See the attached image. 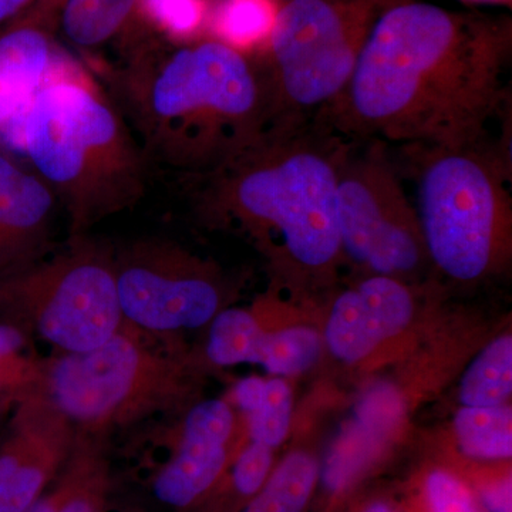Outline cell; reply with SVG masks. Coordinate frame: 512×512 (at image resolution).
I'll use <instances>...</instances> for the list:
<instances>
[{
	"mask_svg": "<svg viewBox=\"0 0 512 512\" xmlns=\"http://www.w3.org/2000/svg\"><path fill=\"white\" fill-rule=\"evenodd\" d=\"M511 20L416 0L382 10L338 99L313 120L346 140L463 148L507 103Z\"/></svg>",
	"mask_w": 512,
	"mask_h": 512,
	"instance_id": "cell-1",
	"label": "cell"
},
{
	"mask_svg": "<svg viewBox=\"0 0 512 512\" xmlns=\"http://www.w3.org/2000/svg\"><path fill=\"white\" fill-rule=\"evenodd\" d=\"M148 164L210 173L271 124L262 64L220 39L141 40L101 73Z\"/></svg>",
	"mask_w": 512,
	"mask_h": 512,
	"instance_id": "cell-2",
	"label": "cell"
},
{
	"mask_svg": "<svg viewBox=\"0 0 512 512\" xmlns=\"http://www.w3.org/2000/svg\"><path fill=\"white\" fill-rule=\"evenodd\" d=\"M346 146L313 119L272 121L220 167L181 178L198 220L247 232L289 268L323 272L340 255L336 191Z\"/></svg>",
	"mask_w": 512,
	"mask_h": 512,
	"instance_id": "cell-3",
	"label": "cell"
},
{
	"mask_svg": "<svg viewBox=\"0 0 512 512\" xmlns=\"http://www.w3.org/2000/svg\"><path fill=\"white\" fill-rule=\"evenodd\" d=\"M22 117V146L63 205L70 237L130 210L146 194L148 161L106 87L62 55Z\"/></svg>",
	"mask_w": 512,
	"mask_h": 512,
	"instance_id": "cell-4",
	"label": "cell"
},
{
	"mask_svg": "<svg viewBox=\"0 0 512 512\" xmlns=\"http://www.w3.org/2000/svg\"><path fill=\"white\" fill-rule=\"evenodd\" d=\"M165 338L126 320L99 348L47 357L43 393L77 427L101 433L187 412L195 404L192 365Z\"/></svg>",
	"mask_w": 512,
	"mask_h": 512,
	"instance_id": "cell-5",
	"label": "cell"
},
{
	"mask_svg": "<svg viewBox=\"0 0 512 512\" xmlns=\"http://www.w3.org/2000/svg\"><path fill=\"white\" fill-rule=\"evenodd\" d=\"M416 183L424 249L443 274L460 282L483 278L510 221L511 170L503 147H404Z\"/></svg>",
	"mask_w": 512,
	"mask_h": 512,
	"instance_id": "cell-6",
	"label": "cell"
},
{
	"mask_svg": "<svg viewBox=\"0 0 512 512\" xmlns=\"http://www.w3.org/2000/svg\"><path fill=\"white\" fill-rule=\"evenodd\" d=\"M0 316L57 353H86L113 338L121 312L114 248L74 235L26 271L0 282Z\"/></svg>",
	"mask_w": 512,
	"mask_h": 512,
	"instance_id": "cell-7",
	"label": "cell"
},
{
	"mask_svg": "<svg viewBox=\"0 0 512 512\" xmlns=\"http://www.w3.org/2000/svg\"><path fill=\"white\" fill-rule=\"evenodd\" d=\"M396 0H289L276 10L264 69L272 121L312 120L348 86L377 16Z\"/></svg>",
	"mask_w": 512,
	"mask_h": 512,
	"instance_id": "cell-8",
	"label": "cell"
},
{
	"mask_svg": "<svg viewBox=\"0 0 512 512\" xmlns=\"http://www.w3.org/2000/svg\"><path fill=\"white\" fill-rule=\"evenodd\" d=\"M387 146L377 138L348 140L339 164L336 218L340 254L373 275L397 279L419 269L426 249L416 207Z\"/></svg>",
	"mask_w": 512,
	"mask_h": 512,
	"instance_id": "cell-9",
	"label": "cell"
},
{
	"mask_svg": "<svg viewBox=\"0 0 512 512\" xmlns=\"http://www.w3.org/2000/svg\"><path fill=\"white\" fill-rule=\"evenodd\" d=\"M121 312L130 325L174 335L202 328L222 311L218 272L165 238H140L114 249Z\"/></svg>",
	"mask_w": 512,
	"mask_h": 512,
	"instance_id": "cell-10",
	"label": "cell"
},
{
	"mask_svg": "<svg viewBox=\"0 0 512 512\" xmlns=\"http://www.w3.org/2000/svg\"><path fill=\"white\" fill-rule=\"evenodd\" d=\"M0 444V512H26L72 453L76 424L47 394H30L13 407Z\"/></svg>",
	"mask_w": 512,
	"mask_h": 512,
	"instance_id": "cell-11",
	"label": "cell"
},
{
	"mask_svg": "<svg viewBox=\"0 0 512 512\" xmlns=\"http://www.w3.org/2000/svg\"><path fill=\"white\" fill-rule=\"evenodd\" d=\"M235 430L232 407L220 399L192 404L174 433L173 453L154 476L161 503L188 508L220 480L228 464V444Z\"/></svg>",
	"mask_w": 512,
	"mask_h": 512,
	"instance_id": "cell-12",
	"label": "cell"
},
{
	"mask_svg": "<svg viewBox=\"0 0 512 512\" xmlns=\"http://www.w3.org/2000/svg\"><path fill=\"white\" fill-rule=\"evenodd\" d=\"M57 200L49 185L0 151V282L55 251Z\"/></svg>",
	"mask_w": 512,
	"mask_h": 512,
	"instance_id": "cell-13",
	"label": "cell"
},
{
	"mask_svg": "<svg viewBox=\"0 0 512 512\" xmlns=\"http://www.w3.org/2000/svg\"><path fill=\"white\" fill-rule=\"evenodd\" d=\"M413 312L412 292L399 279L369 276L333 303L326 343L339 360L357 362L406 328Z\"/></svg>",
	"mask_w": 512,
	"mask_h": 512,
	"instance_id": "cell-14",
	"label": "cell"
},
{
	"mask_svg": "<svg viewBox=\"0 0 512 512\" xmlns=\"http://www.w3.org/2000/svg\"><path fill=\"white\" fill-rule=\"evenodd\" d=\"M62 55L53 0L0 26V131L25 111Z\"/></svg>",
	"mask_w": 512,
	"mask_h": 512,
	"instance_id": "cell-15",
	"label": "cell"
},
{
	"mask_svg": "<svg viewBox=\"0 0 512 512\" xmlns=\"http://www.w3.org/2000/svg\"><path fill=\"white\" fill-rule=\"evenodd\" d=\"M110 436L77 427L66 464L26 512H106L111 481Z\"/></svg>",
	"mask_w": 512,
	"mask_h": 512,
	"instance_id": "cell-16",
	"label": "cell"
},
{
	"mask_svg": "<svg viewBox=\"0 0 512 512\" xmlns=\"http://www.w3.org/2000/svg\"><path fill=\"white\" fill-rule=\"evenodd\" d=\"M56 33L69 45L92 52L113 42L131 20L140 0H53Z\"/></svg>",
	"mask_w": 512,
	"mask_h": 512,
	"instance_id": "cell-17",
	"label": "cell"
},
{
	"mask_svg": "<svg viewBox=\"0 0 512 512\" xmlns=\"http://www.w3.org/2000/svg\"><path fill=\"white\" fill-rule=\"evenodd\" d=\"M399 413L400 402L392 389L382 387L373 390L363 400L357 413L359 419L356 426L350 434H346L345 440L330 460L326 477L333 488L348 481L350 474L355 473L360 463L366 460L375 441L382 437V431L393 426Z\"/></svg>",
	"mask_w": 512,
	"mask_h": 512,
	"instance_id": "cell-18",
	"label": "cell"
},
{
	"mask_svg": "<svg viewBox=\"0 0 512 512\" xmlns=\"http://www.w3.org/2000/svg\"><path fill=\"white\" fill-rule=\"evenodd\" d=\"M28 338L18 326L0 320V410H12L30 394L43 392L45 359L30 352Z\"/></svg>",
	"mask_w": 512,
	"mask_h": 512,
	"instance_id": "cell-19",
	"label": "cell"
},
{
	"mask_svg": "<svg viewBox=\"0 0 512 512\" xmlns=\"http://www.w3.org/2000/svg\"><path fill=\"white\" fill-rule=\"evenodd\" d=\"M512 392V339L500 336L485 346L464 373L460 402L464 407L501 406Z\"/></svg>",
	"mask_w": 512,
	"mask_h": 512,
	"instance_id": "cell-20",
	"label": "cell"
},
{
	"mask_svg": "<svg viewBox=\"0 0 512 512\" xmlns=\"http://www.w3.org/2000/svg\"><path fill=\"white\" fill-rule=\"evenodd\" d=\"M265 328L255 313L245 309H222L211 320L205 356L212 365H258Z\"/></svg>",
	"mask_w": 512,
	"mask_h": 512,
	"instance_id": "cell-21",
	"label": "cell"
},
{
	"mask_svg": "<svg viewBox=\"0 0 512 512\" xmlns=\"http://www.w3.org/2000/svg\"><path fill=\"white\" fill-rule=\"evenodd\" d=\"M316 477L318 467L311 456L289 454L241 512H303Z\"/></svg>",
	"mask_w": 512,
	"mask_h": 512,
	"instance_id": "cell-22",
	"label": "cell"
},
{
	"mask_svg": "<svg viewBox=\"0 0 512 512\" xmlns=\"http://www.w3.org/2000/svg\"><path fill=\"white\" fill-rule=\"evenodd\" d=\"M454 427L461 450L467 456L483 460L511 457L510 407H464L457 413Z\"/></svg>",
	"mask_w": 512,
	"mask_h": 512,
	"instance_id": "cell-23",
	"label": "cell"
},
{
	"mask_svg": "<svg viewBox=\"0 0 512 512\" xmlns=\"http://www.w3.org/2000/svg\"><path fill=\"white\" fill-rule=\"evenodd\" d=\"M320 355V339L311 328H286L269 332L265 329L258 365L275 376H292L305 372Z\"/></svg>",
	"mask_w": 512,
	"mask_h": 512,
	"instance_id": "cell-24",
	"label": "cell"
},
{
	"mask_svg": "<svg viewBox=\"0 0 512 512\" xmlns=\"http://www.w3.org/2000/svg\"><path fill=\"white\" fill-rule=\"evenodd\" d=\"M274 0H224L215 15L222 42L241 49L269 36L275 19Z\"/></svg>",
	"mask_w": 512,
	"mask_h": 512,
	"instance_id": "cell-25",
	"label": "cell"
},
{
	"mask_svg": "<svg viewBox=\"0 0 512 512\" xmlns=\"http://www.w3.org/2000/svg\"><path fill=\"white\" fill-rule=\"evenodd\" d=\"M247 416L252 441L271 448L284 443L292 416V392L289 384L279 377L265 382L261 403Z\"/></svg>",
	"mask_w": 512,
	"mask_h": 512,
	"instance_id": "cell-26",
	"label": "cell"
},
{
	"mask_svg": "<svg viewBox=\"0 0 512 512\" xmlns=\"http://www.w3.org/2000/svg\"><path fill=\"white\" fill-rule=\"evenodd\" d=\"M202 0H140L137 18L171 40L185 39L200 29L204 20Z\"/></svg>",
	"mask_w": 512,
	"mask_h": 512,
	"instance_id": "cell-27",
	"label": "cell"
},
{
	"mask_svg": "<svg viewBox=\"0 0 512 512\" xmlns=\"http://www.w3.org/2000/svg\"><path fill=\"white\" fill-rule=\"evenodd\" d=\"M272 448L252 441L239 453L232 467L231 484L241 497H254L268 480Z\"/></svg>",
	"mask_w": 512,
	"mask_h": 512,
	"instance_id": "cell-28",
	"label": "cell"
},
{
	"mask_svg": "<svg viewBox=\"0 0 512 512\" xmlns=\"http://www.w3.org/2000/svg\"><path fill=\"white\" fill-rule=\"evenodd\" d=\"M426 491L431 512H480L466 485L446 471L431 473Z\"/></svg>",
	"mask_w": 512,
	"mask_h": 512,
	"instance_id": "cell-29",
	"label": "cell"
},
{
	"mask_svg": "<svg viewBox=\"0 0 512 512\" xmlns=\"http://www.w3.org/2000/svg\"><path fill=\"white\" fill-rule=\"evenodd\" d=\"M264 390L265 380L258 379V377H248V379L241 380L235 386V402L245 413H252L261 403Z\"/></svg>",
	"mask_w": 512,
	"mask_h": 512,
	"instance_id": "cell-30",
	"label": "cell"
},
{
	"mask_svg": "<svg viewBox=\"0 0 512 512\" xmlns=\"http://www.w3.org/2000/svg\"><path fill=\"white\" fill-rule=\"evenodd\" d=\"M511 478L488 485L483 491V501L488 512H512Z\"/></svg>",
	"mask_w": 512,
	"mask_h": 512,
	"instance_id": "cell-31",
	"label": "cell"
},
{
	"mask_svg": "<svg viewBox=\"0 0 512 512\" xmlns=\"http://www.w3.org/2000/svg\"><path fill=\"white\" fill-rule=\"evenodd\" d=\"M39 2L40 0H0V26L19 18Z\"/></svg>",
	"mask_w": 512,
	"mask_h": 512,
	"instance_id": "cell-32",
	"label": "cell"
},
{
	"mask_svg": "<svg viewBox=\"0 0 512 512\" xmlns=\"http://www.w3.org/2000/svg\"><path fill=\"white\" fill-rule=\"evenodd\" d=\"M365 512H394L392 508L387 507L386 504H372Z\"/></svg>",
	"mask_w": 512,
	"mask_h": 512,
	"instance_id": "cell-33",
	"label": "cell"
},
{
	"mask_svg": "<svg viewBox=\"0 0 512 512\" xmlns=\"http://www.w3.org/2000/svg\"><path fill=\"white\" fill-rule=\"evenodd\" d=\"M274 2H278L279 5H282V3L289 2V0H274Z\"/></svg>",
	"mask_w": 512,
	"mask_h": 512,
	"instance_id": "cell-34",
	"label": "cell"
}]
</instances>
